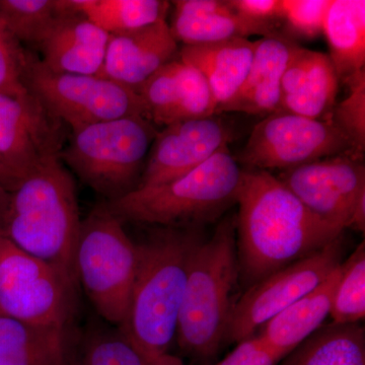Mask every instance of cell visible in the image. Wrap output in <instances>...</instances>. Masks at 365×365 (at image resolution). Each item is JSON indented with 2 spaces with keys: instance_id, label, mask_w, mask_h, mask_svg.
Wrapping results in <instances>:
<instances>
[{
  "instance_id": "8d00e7d4",
  "label": "cell",
  "mask_w": 365,
  "mask_h": 365,
  "mask_svg": "<svg viewBox=\"0 0 365 365\" xmlns=\"http://www.w3.org/2000/svg\"><path fill=\"white\" fill-rule=\"evenodd\" d=\"M16 180H18V178L14 177L0 162V190L9 188Z\"/></svg>"
},
{
  "instance_id": "8fae6325",
  "label": "cell",
  "mask_w": 365,
  "mask_h": 365,
  "mask_svg": "<svg viewBox=\"0 0 365 365\" xmlns=\"http://www.w3.org/2000/svg\"><path fill=\"white\" fill-rule=\"evenodd\" d=\"M340 239L252 285L235 302L227 342L239 343L314 289L341 264Z\"/></svg>"
},
{
  "instance_id": "d6a6232c",
  "label": "cell",
  "mask_w": 365,
  "mask_h": 365,
  "mask_svg": "<svg viewBox=\"0 0 365 365\" xmlns=\"http://www.w3.org/2000/svg\"><path fill=\"white\" fill-rule=\"evenodd\" d=\"M282 359L281 355L256 335L239 343L227 356L215 365H278Z\"/></svg>"
},
{
  "instance_id": "ffe728a7",
  "label": "cell",
  "mask_w": 365,
  "mask_h": 365,
  "mask_svg": "<svg viewBox=\"0 0 365 365\" xmlns=\"http://www.w3.org/2000/svg\"><path fill=\"white\" fill-rule=\"evenodd\" d=\"M170 29L184 46L209 44L250 36L270 35L275 26L256 23L235 13L222 0H176Z\"/></svg>"
},
{
  "instance_id": "d6986e66",
  "label": "cell",
  "mask_w": 365,
  "mask_h": 365,
  "mask_svg": "<svg viewBox=\"0 0 365 365\" xmlns=\"http://www.w3.org/2000/svg\"><path fill=\"white\" fill-rule=\"evenodd\" d=\"M299 46L277 31L257 41L253 61L241 90L216 115L223 112L270 115L279 111L281 79Z\"/></svg>"
},
{
  "instance_id": "4316f807",
  "label": "cell",
  "mask_w": 365,
  "mask_h": 365,
  "mask_svg": "<svg viewBox=\"0 0 365 365\" xmlns=\"http://www.w3.org/2000/svg\"><path fill=\"white\" fill-rule=\"evenodd\" d=\"M64 11V0H0V21L21 45H39Z\"/></svg>"
},
{
  "instance_id": "52a82bcc",
  "label": "cell",
  "mask_w": 365,
  "mask_h": 365,
  "mask_svg": "<svg viewBox=\"0 0 365 365\" xmlns=\"http://www.w3.org/2000/svg\"><path fill=\"white\" fill-rule=\"evenodd\" d=\"M137 266V245L116 216L98 205L81 220L76 277L98 316L109 325L123 326Z\"/></svg>"
},
{
  "instance_id": "5b68a950",
  "label": "cell",
  "mask_w": 365,
  "mask_h": 365,
  "mask_svg": "<svg viewBox=\"0 0 365 365\" xmlns=\"http://www.w3.org/2000/svg\"><path fill=\"white\" fill-rule=\"evenodd\" d=\"M242 177V168L225 145L184 176L100 205L123 223L201 227L237 203Z\"/></svg>"
},
{
  "instance_id": "30bf717a",
  "label": "cell",
  "mask_w": 365,
  "mask_h": 365,
  "mask_svg": "<svg viewBox=\"0 0 365 365\" xmlns=\"http://www.w3.org/2000/svg\"><path fill=\"white\" fill-rule=\"evenodd\" d=\"M337 155L354 158L347 137L332 118L317 120L278 111L255 125L237 160L248 170L269 172Z\"/></svg>"
},
{
  "instance_id": "484cf974",
  "label": "cell",
  "mask_w": 365,
  "mask_h": 365,
  "mask_svg": "<svg viewBox=\"0 0 365 365\" xmlns=\"http://www.w3.org/2000/svg\"><path fill=\"white\" fill-rule=\"evenodd\" d=\"M148 361L116 327H95L74 333L67 365H148Z\"/></svg>"
},
{
  "instance_id": "7c38bea8",
  "label": "cell",
  "mask_w": 365,
  "mask_h": 365,
  "mask_svg": "<svg viewBox=\"0 0 365 365\" xmlns=\"http://www.w3.org/2000/svg\"><path fill=\"white\" fill-rule=\"evenodd\" d=\"M66 125L24 86L0 93V162L16 178L59 160Z\"/></svg>"
},
{
  "instance_id": "4dcf8cb0",
  "label": "cell",
  "mask_w": 365,
  "mask_h": 365,
  "mask_svg": "<svg viewBox=\"0 0 365 365\" xmlns=\"http://www.w3.org/2000/svg\"><path fill=\"white\" fill-rule=\"evenodd\" d=\"M282 21L287 37L313 40L323 33L331 0H281Z\"/></svg>"
},
{
  "instance_id": "7402d4cb",
  "label": "cell",
  "mask_w": 365,
  "mask_h": 365,
  "mask_svg": "<svg viewBox=\"0 0 365 365\" xmlns=\"http://www.w3.org/2000/svg\"><path fill=\"white\" fill-rule=\"evenodd\" d=\"M342 263L321 284L268 321L257 336L284 359L323 326L330 316Z\"/></svg>"
},
{
  "instance_id": "603a6c76",
  "label": "cell",
  "mask_w": 365,
  "mask_h": 365,
  "mask_svg": "<svg viewBox=\"0 0 365 365\" xmlns=\"http://www.w3.org/2000/svg\"><path fill=\"white\" fill-rule=\"evenodd\" d=\"M323 33L339 81L347 83L365 64L364 0H331Z\"/></svg>"
},
{
  "instance_id": "d590c367",
  "label": "cell",
  "mask_w": 365,
  "mask_h": 365,
  "mask_svg": "<svg viewBox=\"0 0 365 365\" xmlns=\"http://www.w3.org/2000/svg\"><path fill=\"white\" fill-rule=\"evenodd\" d=\"M148 365H186L182 361L181 357L176 356V355L167 354L162 355V356L158 357V359L150 360L148 361Z\"/></svg>"
},
{
  "instance_id": "cb8c5ba5",
  "label": "cell",
  "mask_w": 365,
  "mask_h": 365,
  "mask_svg": "<svg viewBox=\"0 0 365 365\" xmlns=\"http://www.w3.org/2000/svg\"><path fill=\"white\" fill-rule=\"evenodd\" d=\"M280 365H365V333L359 324L321 327Z\"/></svg>"
},
{
  "instance_id": "277c9868",
  "label": "cell",
  "mask_w": 365,
  "mask_h": 365,
  "mask_svg": "<svg viewBox=\"0 0 365 365\" xmlns=\"http://www.w3.org/2000/svg\"><path fill=\"white\" fill-rule=\"evenodd\" d=\"M237 218L228 217L192 258L178 319L180 351L196 361L213 359L227 341L240 276Z\"/></svg>"
},
{
  "instance_id": "4fadbf2b",
  "label": "cell",
  "mask_w": 365,
  "mask_h": 365,
  "mask_svg": "<svg viewBox=\"0 0 365 365\" xmlns=\"http://www.w3.org/2000/svg\"><path fill=\"white\" fill-rule=\"evenodd\" d=\"M277 179L314 215L343 230L365 196L364 163L347 155L283 170Z\"/></svg>"
},
{
  "instance_id": "2e32d148",
  "label": "cell",
  "mask_w": 365,
  "mask_h": 365,
  "mask_svg": "<svg viewBox=\"0 0 365 365\" xmlns=\"http://www.w3.org/2000/svg\"><path fill=\"white\" fill-rule=\"evenodd\" d=\"M178 43L167 21L110 36L98 76L138 90L160 67L175 59Z\"/></svg>"
},
{
  "instance_id": "9a60e30c",
  "label": "cell",
  "mask_w": 365,
  "mask_h": 365,
  "mask_svg": "<svg viewBox=\"0 0 365 365\" xmlns=\"http://www.w3.org/2000/svg\"><path fill=\"white\" fill-rule=\"evenodd\" d=\"M137 93L143 98L148 120L158 126L215 116L217 109L202 73L180 58L160 67Z\"/></svg>"
},
{
  "instance_id": "e575fe53",
  "label": "cell",
  "mask_w": 365,
  "mask_h": 365,
  "mask_svg": "<svg viewBox=\"0 0 365 365\" xmlns=\"http://www.w3.org/2000/svg\"><path fill=\"white\" fill-rule=\"evenodd\" d=\"M365 227V196L360 199L359 204L353 211L351 220H350L348 227L364 232Z\"/></svg>"
},
{
  "instance_id": "836d02e7",
  "label": "cell",
  "mask_w": 365,
  "mask_h": 365,
  "mask_svg": "<svg viewBox=\"0 0 365 365\" xmlns=\"http://www.w3.org/2000/svg\"><path fill=\"white\" fill-rule=\"evenodd\" d=\"M230 6L242 18L275 26L282 20L281 0H227Z\"/></svg>"
},
{
  "instance_id": "d4e9b609",
  "label": "cell",
  "mask_w": 365,
  "mask_h": 365,
  "mask_svg": "<svg viewBox=\"0 0 365 365\" xmlns=\"http://www.w3.org/2000/svg\"><path fill=\"white\" fill-rule=\"evenodd\" d=\"M69 6L106 33L118 35L165 21L170 2L165 0H67Z\"/></svg>"
},
{
  "instance_id": "83f0119b",
  "label": "cell",
  "mask_w": 365,
  "mask_h": 365,
  "mask_svg": "<svg viewBox=\"0 0 365 365\" xmlns=\"http://www.w3.org/2000/svg\"><path fill=\"white\" fill-rule=\"evenodd\" d=\"M73 336L71 329L29 325L0 314V360L67 347Z\"/></svg>"
},
{
  "instance_id": "3957f363",
  "label": "cell",
  "mask_w": 365,
  "mask_h": 365,
  "mask_svg": "<svg viewBox=\"0 0 365 365\" xmlns=\"http://www.w3.org/2000/svg\"><path fill=\"white\" fill-rule=\"evenodd\" d=\"M201 227H160L137 245L138 266L120 330L150 361L170 353L192 258L204 241Z\"/></svg>"
},
{
  "instance_id": "1f68e13d",
  "label": "cell",
  "mask_w": 365,
  "mask_h": 365,
  "mask_svg": "<svg viewBox=\"0 0 365 365\" xmlns=\"http://www.w3.org/2000/svg\"><path fill=\"white\" fill-rule=\"evenodd\" d=\"M26 51L0 21V93L24 88Z\"/></svg>"
},
{
  "instance_id": "44dd1931",
  "label": "cell",
  "mask_w": 365,
  "mask_h": 365,
  "mask_svg": "<svg viewBox=\"0 0 365 365\" xmlns=\"http://www.w3.org/2000/svg\"><path fill=\"white\" fill-rule=\"evenodd\" d=\"M257 41L246 38L182 46L179 58L195 67L207 81L217 110L241 90L253 61Z\"/></svg>"
},
{
  "instance_id": "9c48e42d",
  "label": "cell",
  "mask_w": 365,
  "mask_h": 365,
  "mask_svg": "<svg viewBox=\"0 0 365 365\" xmlns=\"http://www.w3.org/2000/svg\"><path fill=\"white\" fill-rule=\"evenodd\" d=\"M78 288L0 235V314L29 325L71 329Z\"/></svg>"
},
{
  "instance_id": "8992f818",
  "label": "cell",
  "mask_w": 365,
  "mask_h": 365,
  "mask_svg": "<svg viewBox=\"0 0 365 365\" xmlns=\"http://www.w3.org/2000/svg\"><path fill=\"white\" fill-rule=\"evenodd\" d=\"M158 132L143 116L86 125L72 129L59 160L106 201L117 200L140 185Z\"/></svg>"
},
{
  "instance_id": "5bb4252c",
  "label": "cell",
  "mask_w": 365,
  "mask_h": 365,
  "mask_svg": "<svg viewBox=\"0 0 365 365\" xmlns=\"http://www.w3.org/2000/svg\"><path fill=\"white\" fill-rule=\"evenodd\" d=\"M232 136L230 125L217 115L163 127L151 145L138 188L184 176L228 145Z\"/></svg>"
},
{
  "instance_id": "f546056e",
  "label": "cell",
  "mask_w": 365,
  "mask_h": 365,
  "mask_svg": "<svg viewBox=\"0 0 365 365\" xmlns=\"http://www.w3.org/2000/svg\"><path fill=\"white\" fill-rule=\"evenodd\" d=\"M349 93L335 106L332 120L347 137L355 160H364L365 151V71L357 72L346 83Z\"/></svg>"
},
{
  "instance_id": "ba28073f",
  "label": "cell",
  "mask_w": 365,
  "mask_h": 365,
  "mask_svg": "<svg viewBox=\"0 0 365 365\" xmlns=\"http://www.w3.org/2000/svg\"><path fill=\"white\" fill-rule=\"evenodd\" d=\"M21 83L71 130L120 118H148L143 98L133 88L98 74L50 71L28 51Z\"/></svg>"
},
{
  "instance_id": "6da1fadb",
  "label": "cell",
  "mask_w": 365,
  "mask_h": 365,
  "mask_svg": "<svg viewBox=\"0 0 365 365\" xmlns=\"http://www.w3.org/2000/svg\"><path fill=\"white\" fill-rule=\"evenodd\" d=\"M237 203L240 272L252 285L325 248L344 232L314 215L267 170H242Z\"/></svg>"
},
{
  "instance_id": "ac0fdd59",
  "label": "cell",
  "mask_w": 365,
  "mask_h": 365,
  "mask_svg": "<svg viewBox=\"0 0 365 365\" xmlns=\"http://www.w3.org/2000/svg\"><path fill=\"white\" fill-rule=\"evenodd\" d=\"M339 83L328 54L299 46L281 79L279 111L331 119Z\"/></svg>"
},
{
  "instance_id": "e0dca14e",
  "label": "cell",
  "mask_w": 365,
  "mask_h": 365,
  "mask_svg": "<svg viewBox=\"0 0 365 365\" xmlns=\"http://www.w3.org/2000/svg\"><path fill=\"white\" fill-rule=\"evenodd\" d=\"M66 11L42 42V63L59 73L98 74L104 63L110 35L64 0Z\"/></svg>"
},
{
  "instance_id": "7a4b0ae2",
  "label": "cell",
  "mask_w": 365,
  "mask_h": 365,
  "mask_svg": "<svg viewBox=\"0 0 365 365\" xmlns=\"http://www.w3.org/2000/svg\"><path fill=\"white\" fill-rule=\"evenodd\" d=\"M81 225L73 177L60 160L0 190V235L78 287L76 250Z\"/></svg>"
},
{
  "instance_id": "f1b7e54d",
  "label": "cell",
  "mask_w": 365,
  "mask_h": 365,
  "mask_svg": "<svg viewBox=\"0 0 365 365\" xmlns=\"http://www.w3.org/2000/svg\"><path fill=\"white\" fill-rule=\"evenodd\" d=\"M330 316L337 325H352L364 319V242L342 263V273L334 292Z\"/></svg>"
}]
</instances>
